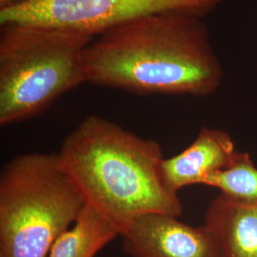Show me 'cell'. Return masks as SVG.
<instances>
[{"label": "cell", "instance_id": "30bf717a", "mask_svg": "<svg viewBox=\"0 0 257 257\" xmlns=\"http://www.w3.org/2000/svg\"><path fill=\"white\" fill-rule=\"evenodd\" d=\"M203 185L216 188L230 197L257 201V167L249 154L238 152L228 169L211 175Z\"/></svg>", "mask_w": 257, "mask_h": 257}, {"label": "cell", "instance_id": "5b68a950", "mask_svg": "<svg viewBox=\"0 0 257 257\" xmlns=\"http://www.w3.org/2000/svg\"><path fill=\"white\" fill-rule=\"evenodd\" d=\"M225 0H27L0 9V25L27 23L70 28L94 37L150 15L179 12L201 18Z\"/></svg>", "mask_w": 257, "mask_h": 257}, {"label": "cell", "instance_id": "7a4b0ae2", "mask_svg": "<svg viewBox=\"0 0 257 257\" xmlns=\"http://www.w3.org/2000/svg\"><path fill=\"white\" fill-rule=\"evenodd\" d=\"M60 164L85 202L121 235L138 216L183 212L178 193L163 182L160 145L119 125L90 115L65 138Z\"/></svg>", "mask_w": 257, "mask_h": 257}, {"label": "cell", "instance_id": "3957f363", "mask_svg": "<svg viewBox=\"0 0 257 257\" xmlns=\"http://www.w3.org/2000/svg\"><path fill=\"white\" fill-rule=\"evenodd\" d=\"M94 37L70 28L1 25L0 125L33 118L87 83L84 52Z\"/></svg>", "mask_w": 257, "mask_h": 257}, {"label": "cell", "instance_id": "8fae6325", "mask_svg": "<svg viewBox=\"0 0 257 257\" xmlns=\"http://www.w3.org/2000/svg\"><path fill=\"white\" fill-rule=\"evenodd\" d=\"M24 1H27V0H0V9H4V8H8L11 6H15V5H18L20 4Z\"/></svg>", "mask_w": 257, "mask_h": 257}, {"label": "cell", "instance_id": "8992f818", "mask_svg": "<svg viewBox=\"0 0 257 257\" xmlns=\"http://www.w3.org/2000/svg\"><path fill=\"white\" fill-rule=\"evenodd\" d=\"M120 236L131 257H223L205 224L193 227L165 213L138 216Z\"/></svg>", "mask_w": 257, "mask_h": 257}, {"label": "cell", "instance_id": "277c9868", "mask_svg": "<svg viewBox=\"0 0 257 257\" xmlns=\"http://www.w3.org/2000/svg\"><path fill=\"white\" fill-rule=\"evenodd\" d=\"M85 205L57 154L14 157L0 175V257H48Z\"/></svg>", "mask_w": 257, "mask_h": 257}, {"label": "cell", "instance_id": "52a82bcc", "mask_svg": "<svg viewBox=\"0 0 257 257\" xmlns=\"http://www.w3.org/2000/svg\"><path fill=\"white\" fill-rule=\"evenodd\" d=\"M237 153L228 132L203 127L181 153L163 158L160 165L163 182L175 193L191 185H203L211 175L228 169Z\"/></svg>", "mask_w": 257, "mask_h": 257}, {"label": "cell", "instance_id": "6da1fadb", "mask_svg": "<svg viewBox=\"0 0 257 257\" xmlns=\"http://www.w3.org/2000/svg\"><path fill=\"white\" fill-rule=\"evenodd\" d=\"M87 82L139 95L209 96L223 80L220 59L201 18L165 12L94 37L84 52Z\"/></svg>", "mask_w": 257, "mask_h": 257}, {"label": "cell", "instance_id": "ba28073f", "mask_svg": "<svg viewBox=\"0 0 257 257\" xmlns=\"http://www.w3.org/2000/svg\"><path fill=\"white\" fill-rule=\"evenodd\" d=\"M205 225L217 240L223 257H257V201L220 193L207 209Z\"/></svg>", "mask_w": 257, "mask_h": 257}, {"label": "cell", "instance_id": "9c48e42d", "mask_svg": "<svg viewBox=\"0 0 257 257\" xmlns=\"http://www.w3.org/2000/svg\"><path fill=\"white\" fill-rule=\"evenodd\" d=\"M117 235L114 226L86 204L73 227L55 241L48 257H95Z\"/></svg>", "mask_w": 257, "mask_h": 257}]
</instances>
